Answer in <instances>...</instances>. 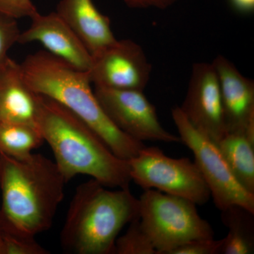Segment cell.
<instances>
[{
    "mask_svg": "<svg viewBox=\"0 0 254 254\" xmlns=\"http://www.w3.org/2000/svg\"><path fill=\"white\" fill-rule=\"evenodd\" d=\"M36 125L66 182L88 175L108 188H128V160L116 156L81 119L55 100L38 94Z\"/></svg>",
    "mask_w": 254,
    "mask_h": 254,
    "instance_id": "obj_1",
    "label": "cell"
},
{
    "mask_svg": "<svg viewBox=\"0 0 254 254\" xmlns=\"http://www.w3.org/2000/svg\"><path fill=\"white\" fill-rule=\"evenodd\" d=\"M20 66L32 91L67 108L91 127L118 158L130 160L145 146L119 129L108 118L92 89L88 71L73 67L46 50L28 55Z\"/></svg>",
    "mask_w": 254,
    "mask_h": 254,
    "instance_id": "obj_2",
    "label": "cell"
},
{
    "mask_svg": "<svg viewBox=\"0 0 254 254\" xmlns=\"http://www.w3.org/2000/svg\"><path fill=\"white\" fill-rule=\"evenodd\" d=\"M66 183L55 162L44 155L16 159L0 153L1 218L34 236L47 231Z\"/></svg>",
    "mask_w": 254,
    "mask_h": 254,
    "instance_id": "obj_3",
    "label": "cell"
},
{
    "mask_svg": "<svg viewBox=\"0 0 254 254\" xmlns=\"http://www.w3.org/2000/svg\"><path fill=\"white\" fill-rule=\"evenodd\" d=\"M139 218V200L128 188L108 190L91 179L78 185L68 207L61 234L68 253L115 254L119 234Z\"/></svg>",
    "mask_w": 254,
    "mask_h": 254,
    "instance_id": "obj_4",
    "label": "cell"
},
{
    "mask_svg": "<svg viewBox=\"0 0 254 254\" xmlns=\"http://www.w3.org/2000/svg\"><path fill=\"white\" fill-rule=\"evenodd\" d=\"M139 220L157 254H169L198 239H213L214 232L193 202L155 190H145L139 199Z\"/></svg>",
    "mask_w": 254,
    "mask_h": 254,
    "instance_id": "obj_5",
    "label": "cell"
},
{
    "mask_svg": "<svg viewBox=\"0 0 254 254\" xmlns=\"http://www.w3.org/2000/svg\"><path fill=\"white\" fill-rule=\"evenodd\" d=\"M128 162L131 181L144 190H160L195 205H204L210 199L206 182L189 158H170L158 147L145 146Z\"/></svg>",
    "mask_w": 254,
    "mask_h": 254,
    "instance_id": "obj_6",
    "label": "cell"
},
{
    "mask_svg": "<svg viewBox=\"0 0 254 254\" xmlns=\"http://www.w3.org/2000/svg\"><path fill=\"white\" fill-rule=\"evenodd\" d=\"M181 142L194 155L195 165L206 182L215 206L223 210L239 205L254 213V194L239 183L229 168L218 145L196 129L180 107L172 111Z\"/></svg>",
    "mask_w": 254,
    "mask_h": 254,
    "instance_id": "obj_7",
    "label": "cell"
},
{
    "mask_svg": "<svg viewBox=\"0 0 254 254\" xmlns=\"http://www.w3.org/2000/svg\"><path fill=\"white\" fill-rule=\"evenodd\" d=\"M94 93L105 113L119 129L133 139L180 143V136L166 131L156 110L143 91L95 86Z\"/></svg>",
    "mask_w": 254,
    "mask_h": 254,
    "instance_id": "obj_8",
    "label": "cell"
},
{
    "mask_svg": "<svg viewBox=\"0 0 254 254\" xmlns=\"http://www.w3.org/2000/svg\"><path fill=\"white\" fill-rule=\"evenodd\" d=\"M88 71L95 86L144 91L151 65L139 45L131 40H117L93 56Z\"/></svg>",
    "mask_w": 254,
    "mask_h": 254,
    "instance_id": "obj_9",
    "label": "cell"
},
{
    "mask_svg": "<svg viewBox=\"0 0 254 254\" xmlns=\"http://www.w3.org/2000/svg\"><path fill=\"white\" fill-rule=\"evenodd\" d=\"M180 108L189 122L215 143L226 134L220 83L213 64H193L186 98Z\"/></svg>",
    "mask_w": 254,
    "mask_h": 254,
    "instance_id": "obj_10",
    "label": "cell"
},
{
    "mask_svg": "<svg viewBox=\"0 0 254 254\" xmlns=\"http://www.w3.org/2000/svg\"><path fill=\"white\" fill-rule=\"evenodd\" d=\"M212 64L220 83L227 133H244L254 140V82L222 55Z\"/></svg>",
    "mask_w": 254,
    "mask_h": 254,
    "instance_id": "obj_11",
    "label": "cell"
},
{
    "mask_svg": "<svg viewBox=\"0 0 254 254\" xmlns=\"http://www.w3.org/2000/svg\"><path fill=\"white\" fill-rule=\"evenodd\" d=\"M31 19V26L20 33L18 43L38 42L47 52L73 67L89 71L93 63L91 53L56 11L47 15L38 12Z\"/></svg>",
    "mask_w": 254,
    "mask_h": 254,
    "instance_id": "obj_12",
    "label": "cell"
},
{
    "mask_svg": "<svg viewBox=\"0 0 254 254\" xmlns=\"http://www.w3.org/2000/svg\"><path fill=\"white\" fill-rule=\"evenodd\" d=\"M56 13L76 33L92 56L117 41L110 18L93 0H61Z\"/></svg>",
    "mask_w": 254,
    "mask_h": 254,
    "instance_id": "obj_13",
    "label": "cell"
},
{
    "mask_svg": "<svg viewBox=\"0 0 254 254\" xmlns=\"http://www.w3.org/2000/svg\"><path fill=\"white\" fill-rule=\"evenodd\" d=\"M38 94L28 87L20 64L10 58L0 71V122L36 125Z\"/></svg>",
    "mask_w": 254,
    "mask_h": 254,
    "instance_id": "obj_14",
    "label": "cell"
},
{
    "mask_svg": "<svg viewBox=\"0 0 254 254\" xmlns=\"http://www.w3.org/2000/svg\"><path fill=\"white\" fill-rule=\"evenodd\" d=\"M239 183L254 194V140L244 133H227L216 143Z\"/></svg>",
    "mask_w": 254,
    "mask_h": 254,
    "instance_id": "obj_15",
    "label": "cell"
},
{
    "mask_svg": "<svg viewBox=\"0 0 254 254\" xmlns=\"http://www.w3.org/2000/svg\"><path fill=\"white\" fill-rule=\"evenodd\" d=\"M222 222L228 233L222 240L220 254L254 253V213L239 205L222 210Z\"/></svg>",
    "mask_w": 254,
    "mask_h": 254,
    "instance_id": "obj_16",
    "label": "cell"
},
{
    "mask_svg": "<svg viewBox=\"0 0 254 254\" xmlns=\"http://www.w3.org/2000/svg\"><path fill=\"white\" fill-rule=\"evenodd\" d=\"M44 141L36 125L0 122V153L16 159L26 158Z\"/></svg>",
    "mask_w": 254,
    "mask_h": 254,
    "instance_id": "obj_17",
    "label": "cell"
},
{
    "mask_svg": "<svg viewBox=\"0 0 254 254\" xmlns=\"http://www.w3.org/2000/svg\"><path fill=\"white\" fill-rule=\"evenodd\" d=\"M4 254H48V250L36 240V236L5 221L1 217Z\"/></svg>",
    "mask_w": 254,
    "mask_h": 254,
    "instance_id": "obj_18",
    "label": "cell"
},
{
    "mask_svg": "<svg viewBox=\"0 0 254 254\" xmlns=\"http://www.w3.org/2000/svg\"><path fill=\"white\" fill-rule=\"evenodd\" d=\"M115 254H157L154 246L141 226L139 218L130 222L125 235L118 237Z\"/></svg>",
    "mask_w": 254,
    "mask_h": 254,
    "instance_id": "obj_19",
    "label": "cell"
},
{
    "mask_svg": "<svg viewBox=\"0 0 254 254\" xmlns=\"http://www.w3.org/2000/svg\"><path fill=\"white\" fill-rule=\"evenodd\" d=\"M20 33L17 20L0 14V71L9 61L8 53L13 46L18 43Z\"/></svg>",
    "mask_w": 254,
    "mask_h": 254,
    "instance_id": "obj_20",
    "label": "cell"
},
{
    "mask_svg": "<svg viewBox=\"0 0 254 254\" xmlns=\"http://www.w3.org/2000/svg\"><path fill=\"white\" fill-rule=\"evenodd\" d=\"M221 245L222 240L198 239L180 245L169 254H220Z\"/></svg>",
    "mask_w": 254,
    "mask_h": 254,
    "instance_id": "obj_21",
    "label": "cell"
},
{
    "mask_svg": "<svg viewBox=\"0 0 254 254\" xmlns=\"http://www.w3.org/2000/svg\"><path fill=\"white\" fill-rule=\"evenodd\" d=\"M38 13L31 0H0V14L15 19L24 17L31 18Z\"/></svg>",
    "mask_w": 254,
    "mask_h": 254,
    "instance_id": "obj_22",
    "label": "cell"
},
{
    "mask_svg": "<svg viewBox=\"0 0 254 254\" xmlns=\"http://www.w3.org/2000/svg\"><path fill=\"white\" fill-rule=\"evenodd\" d=\"M127 6L133 9L157 8L165 9L176 2L177 0H123Z\"/></svg>",
    "mask_w": 254,
    "mask_h": 254,
    "instance_id": "obj_23",
    "label": "cell"
},
{
    "mask_svg": "<svg viewBox=\"0 0 254 254\" xmlns=\"http://www.w3.org/2000/svg\"><path fill=\"white\" fill-rule=\"evenodd\" d=\"M237 11L241 13H251L254 9V0H230Z\"/></svg>",
    "mask_w": 254,
    "mask_h": 254,
    "instance_id": "obj_24",
    "label": "cell"
},
{
    "mask_svg": "<svg viewBox=\"0 0 254 254\" xmlns=\"http://www.w3.org/2000/svg\"><path fill=\"white\" fill-rule=\"evenodd\" d=\"M0 254H4V244H3L1 230V208H0Z\"/></svg>",
    "mask_w": 254,
    "mask_h": 254,
    "instance_id": "obj_25",
    "label": "cell"
}]
</instances>
